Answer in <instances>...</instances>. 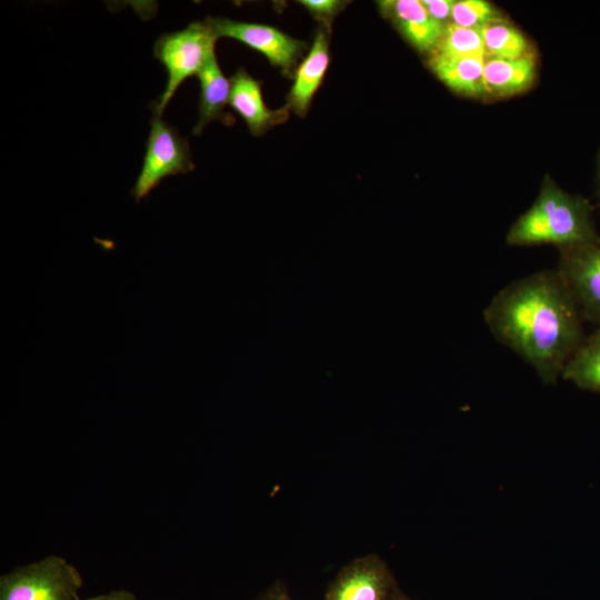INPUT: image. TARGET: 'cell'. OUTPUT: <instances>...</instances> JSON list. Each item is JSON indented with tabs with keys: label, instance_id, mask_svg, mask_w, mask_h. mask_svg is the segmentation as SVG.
I'll use <instances>...</instances> for the list:
<instances>
[{
	"label": "cell",
	"instance_id": "obj_1",
	"mask_svg": "<svg viewBox=\"0 0 600 600\" xmlns=\"http://www.w3.org/2000/svg\"><path fill=\"white\" fill-rule=\"evenodd\" d=\"M492 337L518 354L548 384H556L584 340L582 313L556 270L517 279L482 313Z\"/></svg>",
	"mask_w": 600,
	"mask_h": 600
},
{
	"label": "cell",
	"instance_id": "obj_2",
	"mask_svg": "<svg viewBox=\"0 0 600 600\" xmlns=\"http://www.w3.org/2000/svg\"><path fill=\"white\" fill-rule=\"evenodd\" d=\"M593 207L582 196L571 194L546 176L532 206L510 227L509 246L551 244L558 250L600 244Z\"/></svg>",
	"mask_w": 600,
	"mask_h": 600
},
{
	"label": "cell",
	"instance_id": "obj_3",
	"mask_svg": "<svg viewBox=\"0 0 600 600\" xmlns=\"http://www.w3.org/2000/svg\"><path fill=\"white\" fill-rule=\"evenodd\" d=\"M217 39L208 20L191 22L183 30L163 33L157 39L153 53L164 66L168 81L162 94L151 104L154 116L162 114L187 78L199 74Z\"/></svg>",
	"mask_w": 600,
	"mask_h": 600
},
{
	"label": "cell",
	"instance_id": "obj_4",
	"mask_svg": "<svg viewBox=\"0 0 600 600\" xmlns=\"http://www.w3.org/2000/svg\"><path fill=\"white\" fill-rule=\"evenodd\" d=\"M79 571L64 558L48 556L0 578V600H80Z\"/></svg>",
	"mask_w": 600,
	"mask_h": 600
},
{
	"label": "cell",
	"instance_id": "obj_5",
	"mask_svg": "<svg viewBox=\"0 0 600 600\" xmlns=\"http://www.w3.org/2000/svg\"><path fill=\"white\" fill-rule=\"evenodd\" d=\"M141 172L131 190L137 203L167 177L193 170L188 141L178 130L153 116Z\"/></svg>",
	"mask_w": 600,
	"mask_h": 600
},
{
	"label": "cell",
	"instance_id": "obj_6",
	"mask_svg": "<svg viewBox=\"0 0 600 600\" xmlns=\"http://www.w3.org/2000/svg\"><path fill=\"white\" fill-rule=\"evenodd\" d=\"M207 20L217 38L234 39L262 53L272 66L280 68L284 76H294L297 62L307 48L306 42L268 24L226 18H208Z\"/></svg>",
	"mask_w": 600,
	"mask_h": 600
},
{
	"label": "cell",
	"instance_id": "obj_7",
	"mask_svg": "<svg viewBox=\"0 0 600 600\" xmlns=\"http://www.w3.org/2000/svg\"><path fill=\"white\" fill-rule=\"evenodd\" d=\"M398 589L388 564L379 556L369 553L339 570L323 600H389Z\"/></svg>",
	"mask_w": 600,
	"mask_h": 600
},
{
	"label": "cell",
	"instance_id": "obj_8",
	"mask_svg": "<svg viewBox=\"0 0 600 600\" xmlns=\"http://www.w3.org/2000/svg\"><path fill=\"white\" fill-rule=\"evenodd\" d=\"M557 271L583 319L600 328V244L559 250Z\"/></svg>",
	"mask_w": 600,
	"mask_h": 600
},
{
	"label": "cell",
	"instance_id": "obj_9",
	"mask_svg": "<svg viewBox=\"0 0 600 600\" xmlns=\"http://www.w3.org/2000/svg\"><path fill=\"white\" fill-rule=\"evenodd\" d=\"M229 104L246 121L253 136H261L268 129L288 120V104L280 109H269L263 100L261 82L239 68L230 79Z\"/></svg>",
	"mask_w": 600,
	"mask_h": 600
},
{
	"label": "cell",
	"instance_id": "obj_10",
	"mask_svg": "<svg viewBox=\"0 0 600 600\" xmlns=\"http://www.w3.org/2000/svg\"><path fill=\"white\" fill-rule=\"evenodd\" d=\"M378 7L418 51L432 53L437 49L446 24L431 18L421 1L388 0L378 2Z\"/></svg>",
	"mask_w": 600,
	"mask_h": 600
},
{
	"label": "cell",
	"instance_id": "obj_11",
	"mask_svg": "<svg viewBox=\"0 0 600 600\" xmlns=\"http://www.w3.org/2000/svg\"><path fill=\"white\" fill-rule=\"evenodd\" d=\"M330 62L329 41L323 30H319L308 54L299 63L293 77V84L288 93L290 110L303 117L318 91Z\"/></svg>",
	"mask_w": 600,
	"mask_h": 600
},
{
	"label": "cell",
	"instance_id": "obj_12",
	"mask_svg": "<svg viewBox=\"0 0 600 600\" xmlns=\"http://www.w3.org/2000/svg\"><path fill=\"white\" fill-rule=\"evenodd\" d=\"M428 64L434 76L456 93L471 98L488 96L484 58L431 53Z\"/></svg>",
	"mask_w": 600,
	"mask_h": 600
},
{
	"label": "cell",
	"instance_id": "obj_13",
	"mask_svg": "<svg viewBox=\"0 0 600 600\" xmlns=\"http://www.w3.org/2000/svg\"><path fill=\"white\" fill-rule=\"evenodd\" d=\"M198 78L200 81L199 119L192 133L200 134L207 124L216 120L231 124L233 118L224 113V107L229 103L231 84L217 61L214 49L208 54Z\"/></svg>",
	"mask_w": 600,
	"mask_h": 600
},
{
	"label": "cell",
	"instance_id": "obj_14",
	"mask_svg": "<svg viewBox=\"0 0 600 600\" xmlns=\"http://www.w3.org/2000/svg\"><path fill=\"white\" fill-rule=\"evenodd\" d=\"M532 53L518 59L484 58V82L488 94L509 97L527 90L536 77Z\"/></svg>",
	"mask_w": 600,
	"mask_h": 600
},
{
	"label": "cell",
	"instance_id": "obj_15",
	"mask_svg": "<svg viewBox=\"0 0 600 600\" xmlns=\"http://www.w3.org/2000/svg\"><path fill=\"white\" fill-rule=\"evenodd\" d=\"M561 379L580 389L600 393V328L584 338L567 362Z\"/></svg>",
	"mask_w": 600,
	"mask_h": 600
},
{
	"label": "cell",
	"instance_id": "obj_16",
	"mask_svg": "<svg viewBox=\"0 0 600 600\" xmlns=\"http://www.w3.org/2000/svg\"><path fill=\"white\" fill-rule=\"evenodd\" d=\"M481 33L486 57L518 59L532 53L523 33L506 19L486 24Z\"/></svg>",
	"mask_w": 600,
	"mask_h": 600
},
{
	"label": "cell",
	"instance_id": "obj_17",
	"mask_svg": "<svg viewBox=\"0 0 600 600\" xmlns=\"http://www.w3.org/2000/svg\"><path fill=\"white\" fill-rule=\"evenodd\" d=\"M432 53L486 58L481 29L463 28L452 22L447 23L441 40Z\"/></svg>",
	"mask_w": 600,
	"mask_h": 600
},
{
	"label": "cell",
	"instance_id": "obj_18",
	"mask_svg": "<svg viewBox=\"0 0 600 600\" xmlns=\"http://www.w3.org/2000/svg\"><path fill=\"white\" fill-rule=\"evenodd\" d=\"M504 19L499 9L486 0H458L451 11L452 23L472 29H481L486 24Z\"/></svg>",
	"mask_w": 600,
	"mask_h": 600
},
{
	"label": "cell",
	"instance_id": "obj_19",
	"mask_svg": "<svg viewBox=\"0 0 600 600\" xmlns=\"http://www.w3.org/2000/svg\"><path fill=\"white\" fill-rule=\"evenodd\" d=\"M300 3L328 28L346 4V2L338 0H301Z\"/></svg>",
	"mask_w": 600,
	"mask_h": 600
},
{
	"label": "cell",
	"instance_id": "obj_20",
	"mask_svg": "<svg viewBox=\"0 0 600 600\" xmlns=\"http://www.w3.org/2000/svg\"><path fill=\"white\" fill-rule=\"evenodd\" d=\"M421 3L431 18L443 24L450 23L454 0H422Z\"/></svg>",
	"mask_w": 600,
	"mask_h": 600
},
{
	"label": "cell",
	"instance_id": "obj_21",
	"mask_svg": "<svg viewBox=\"0 0 600 600\" xmlns=\"http://www.w3.org/2000/svg\"><path fill=\"white\" fill-rule=\"evenodd\" d=\"M256 600H292L289 591L281 580L274 581Z\"/></svg>",
	"mask_w": 600,
	"mask_h": 600
},
{
	"label": "cell",
	"instance_id": "obj_22",
	"mask_svg": "<svg viewBox=\"0 0 600 600\" xmlns=\"http://www.w3.org/2000/svg\"><path fill=\"white\" fill-rule=\"evenodd\" d=\"M84 600H137V599L132 592L121 589V590L111 591L106 594L88 598Z\"/></svg>",
	"mask_w": 600,
	"mask_h": 600
},
{
	"label": "cell",
	"instance_id": "obj_23",
	"mask_svg": "<svg viewBox=\"0 0 600 600\" xmlns=\"http://www.w3.org/2000/svg\"><path fill=\"white\" fill-rule=\"evenodd\" d=\"M389 600H411L400 589H398Z\"/></svg>",
	"mask_w": 600,
	"mask_h": 600
},
{
	"label": "cell",
	"instance_id": "obj_24",
	"mask_svg": "<svg viewBox=\"0 0 600 600\" xmlns=\"http://www.w3.org/2000/svg\"><path fill=\"white\" fill-rule=\"evenodd\" d=\"M598 196H599V203H600V151L598 153Z\"/></svg>",
	"mask_w": 600,
	"mask_h": 600
}]
</instances>
